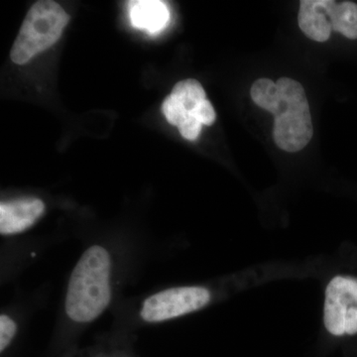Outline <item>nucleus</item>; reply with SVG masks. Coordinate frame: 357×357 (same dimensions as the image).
Masks as SVG:
<instances>
[{"label": "nucleus", "mask_w": 357, "mask_h": 357, "mask_svg": "<svg viewBox=\"0 0 357 357\" xmlns=\"http://www.w3.org/2000/svg\"><path fill=\"white\" fill-rule=\"evenodd\" d=\"M112 259L107 249H86L73 270L66 296V314L76 323H89L100 317L112 299Z\"/></svg>", "instance_id": "obj_1"}, {"label": "nucleus", "mask_w": 357, "mask_h": 357, "mask_svg": "<svg viewBox=\"0 0 357 357\" xmlns=\"http://www.w3.org/2000/svg\"><path fill=\"white\" fill-rule=\"evenodd\" d=\"M70 16L60 4L43 0L28 11L20 34L11 49L13 63L24 65L35 56L53 46L60 39Z\"/></svg>", "instance_id": "obj_2"}, {"label": "nucleus", "mask_w": 357, "mask_h": 357, "mask_svg": "<svg viewBox=\"0 0 357 357\" xmlns=\"http://www.w3.org/2000/svg\"><path fill=\"white\" fill-rule=\"evenodd\" d=\"M276 84L286 109L275 117L274 141L280 149L295 153L304 149L314 135L306 91L299 82L290 77H280Z\"/></svg>", "instance_id": "obj_3"}, {"label": "nucleus", "mask_w": 357, "mask_h": 357, "mask_svg": "<svg viewBox=\"0 0 357 357\" xmlns=\"http://www.w3.org/2000/svg\"><path fill=\"white\" fill-rule=\"evenodd\" d=\"M210 300L211 294L206 288L195 286L167 289L143 302L140 317L147 323H160L203 309Z\"/></svg>", "instance_id": "obj_4"}, {"label": "nucleus", "mask_w": 357, "mask_h": 357, "mask_svg": "<svg viewBox=\"0 0 357 357\" xmlns=\"http://www.w3.org/2000/svg\"><path fill=\"white\" fill-rule=\"evenodd\" d=\"M324 321L328 333L340 337L357 333V279L337 276L326 290Z\"/></svg>", "instance_id": "obj_5"}, {"label": "nucleus", "mask_w": 357, "mask_h": 357, "mask_svg": "<svg viewBox=\"0 0 357 357\" xmlns=\"http://www.w3.org/2000/svg\"><path fill=\"white\" fill-rule=\"evenodd\" d=\"M45 213V204L37 198L16 199L0 204V234L13 236L32 227Z\"/></svg>", "instance_id": "obj_6"}, {"label": "nucleus", "mask_w": 357, "mask_h": 357, "mask_svg": "<svg viewBox=\"0 0 357 357\" xmlns=\"http://www.w3.org/2000/svg\"><path fill=\"white\" fill-rule=\"evenodd\" d=\"M328 0H302L298 14L299 27L307 38L317 42L328 41L332 24L326 14Z\"/></svg>", "instance_id": "obj_7"}, {"label": "nucleus", "mask_w": 357, "mask_h": 357, "mask_svg": "<svg viewBox=\"0 0 357 357\" xmlns=\"http://www.w3.org/2000/svg\"><path fill=\"white\" fill-rule=\"evenodd\" d=\"M128 6L133 27L150 34L161 31L170 20L168 7L159 0H135L129 2Z\"/></svg>", "instance_id": "obj_8"}, {"label": "nucleus", "mask_w": 357, "mask_h": 357, "mask_svg": "<svg viewBox=\"0 0 357 357\" xmlns=\"http://www.w3.org/2000/svg\"><path fill=\"white\" fill-rule=\"evenodd\" d=\"M326 14L333 31L347 39H357V4L352 1L337 2L328 0Z\"/></svg>", "instance_id": "obj_9"}, {"label": "nucleus", "mask_w": 357, "mask_h": 357, "mask_svg": "<svg viewBox=\"0 0 357 357\" xmlns=\"http://www.w3.org/2000/svg\"><path fill=\"white\" fill-rule=\"evenodd\" d=\"M250 96L255 105L271 112L274 119L285 112L286 102L281 98L276 83L271 79L263 77L255 81L251 86Z\"/></svg>", "instance_id": "obj_10"}, {"label": "nucleus", "mask_w": 357, "mask_h": 357, "mask_svg": "<svg viewBox=\"0 0 357 357\" xmlns=\"http://www.w3.org/2000/svg\"><path fill=\"white\" fill-rule=\"evenodd\" d=\"M171 95L184 105L187 112H191L199 102H204L206 98V91L199 82L194 79H188L178 82L174 86Z\"/></svg>", "instance_id": "obj_11"}, {"label": "nucleus", "mask_w": 357, "mask_h": 357, "mask_svg": "<svg viewBox=\"0 0 357 357\" xmlns=\"http://www.w3.org/2000/svg\"><path fill=\"white\" fill-rule=\"evenodd\" d=\"M162 112L165 115L167 121L171 126H178L189 116L191 112H187L175 96L172 95L167 96L162 105Z\"/></svg>", "instance_id": "obj_12"}, {"label": "nucleus", "mask_w": 357, "mask_h": 357, "mask_svg": "<svg viewBox=\"0 0 357 357\" xmlns=\"http://www.w3.org/2000/svg\"><path fill=\"white\" fill-rule=\"evenodd\" d=\"M17 332L15 321L7 314L0 316V351H4L13 342Z\"/></svg>", "instance_id": "obj_13"}, {"label": "nucleus", "mask_w": 357, "mask_h": 357, "mask_svg": "<svg viewBox=\"0 0 357 357\" xmlns=\"http://www.w3.org/2000/svg\"><path fill=\"white\" fill-rule=\"evenodd\" d=\"M191 114L195 119L203 124V126H213V122L217 119L215 109L213 105L208 100H204V102H199L194 109L192 110Z\"/></svg>", "instance_id": "obj_14"}, {"label": "nucleus", "mask_w": 357, "mask_h": 357, "mask_svg": "<svg viewBox=\"0 0 357 357\" xmlns=\"http://www.w3.org/2000/svg\"><path fill=\"white\" fill-rule=\"evenodd\" d=\"M203 124L199 123L191 114L178 126L181 135L185 139L195 141L199 137Z\"/></svg>", "instance_id": "obj_15"}]
</instances>
